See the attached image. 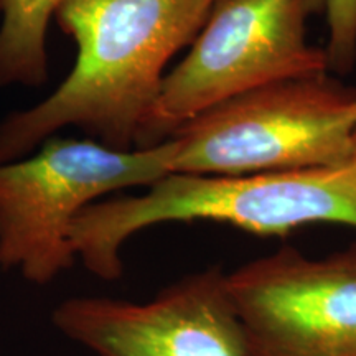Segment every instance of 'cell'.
Here are the masks:
<instances>
[{
    "label": "cell",
    "instance_id": "1",
    "mask_svg": "<svg viewBox=\"0 0 356 356\" xmlns=\"http://www.w3.org/2000/svg\"><path fill=\"white\" fill-rule=\"evenodd\" d=\"M216 0H65L55 20L76 44L68 76L38 104L0 121V163L78 127L114 150L139 147L173 56L190 47Z\"/></svg>",
    "mask_w": 356,
    "mask_h": 356
},
{
    "label": "cell",
    "instance_id": "2",
    "mask_svg": "<svg viewBox=\"0 0 356 356\" xmlns=\"http://www.w3.org/2000/svg\"><path fill=\"white\" fill-rule=\"evenodd\" d=\"M211 221L269 238L309 225L356 229V167L243 177L168 173L142 195L89 204L71 228L76 259L102 280L122 277V248L163 222Z\"/></svg>",
    "mask_w": 356,
    "mask_h": 356
},
{
    "label": "cell",
    "instance_id": "3",
    "mask_svg": "<svg viewBox=\"0 0 356 356\" xmlns=\"http://www.w3.org/2000/svg\"><path fill=\"white\" fill-rule=\"evenodd\" d=\"M356 88L330 74L254 89L185 122L172 173L243 177L353 162Z\"/></svg>",
    "mask_w": 356,
    "mask_h": 356
},
{
    "label": "cell",
    "instance_id": "4",
    "mask_svg": "<svg viewBox=\"0 0 356 356\" xmlns=\"http://www.w3.org/2000/svg\"><path fill=\"white\" fill-rule=\"evenodd\" d=\"M173 142L114 150L86 139H48L0 163V269L47 286L76 262L71 228L106 195L150 186L172 173Z\"/></svg>",
    "mask_w": 356,
    "mask_h": 356
},
{
    "label": "cell",
    "instance_id": "5",
    "mask_svg": "<svg viewBox=\"0 0 356 356\" xmlns=\"http://www.w3.org/2000/svg\"><path fill=\"white\" fill-rule=\"evenodd\" d=\"M322 10L325 0H216L186 56L167 73L137 149L233 97L330 73L325 48L307 38L310 17Z\"/></svg>",
    "mask_w": 356,
    "mask_h": 356
},
{
    "label": "cell",
    "instance_id": "6",
    "mask_svg": "<svg viewBox=\"0 0 356 356\" xmlns=\"http://www.w3.org/2000/svg\"><path fill=\"white\" fill-rule=\"evenodd\" d=\"M248 356H356V243L279 251L226 273Z\"/></svg>",
    "mask_w": 356,
    "mask_h": 356
},
{
    "label": "cell",
    "instance_id": "7",
    "mask_svg": "<svg viewBox=\"0 0 356 356\" xmlns=\"http://www.w3.org/2000/svg\"><path fill=\"white\" fill-rule=\"evenodd\" d=\"M51 323L95 356H248L221 267L184 275L147 302L71 297Z\"/></svg>",
    "mask_w": 356,
    "mask_h": 356
},
{
    "label": "cell",
    "instance_id": "8",
    "mask_svg": "<svg viewBox=\"0 0 356 356\" xmlns=\"http://www.w3.org/2000/svg\"><path fill=\"white\" fill-rule=\"evenodd\" d=\"M65 0H3L0 88L42 86L48 78V26Z\"/></svg>",
    "mask_w": 356,
    "mask_h": 356
},
{
    "label": "cell",
    "instance_id": "9",
    "mask_svg": "<svg viewBox=\"0 0 356 356\" xmlns=\"http://www.w3.org/2000/svg\"><path fill=\"white\" fill-rule=\"evenodd\" d=\"M328 70L348 74L356 65V0H325Z\"/></svg>",
    "mask_w": 356,
    "mask_h": 356
},
{
    "label": "cell",
    "instance_id": "10",
    "mask_svg": "<svg viewBox=\"0 0 356 356\" xmlns=\"http://www.w3.org/2000/svg\"><path fill=\"white\" fill-rule=\"evenodd\" d=\"M351 165L356 167V127H355V136H353V162Z\"/></svg>",
    "mask_w": 356,
    "mask_h": 356
},
{
    "label": "cell",
    "instance_id": "11",
    "mask_svg": "<svg viewBox=\"0 0 356 356\" xmlns=\"http://www.w3.org/2000/svg\"><path fill=\"white\" fill-rule=\"evenodd\" d=\"M2 2H3V0H0V8H2Z\"/></svg>",
    "mask_w": 356,
    "mask_h": 356
}]
</instances>
